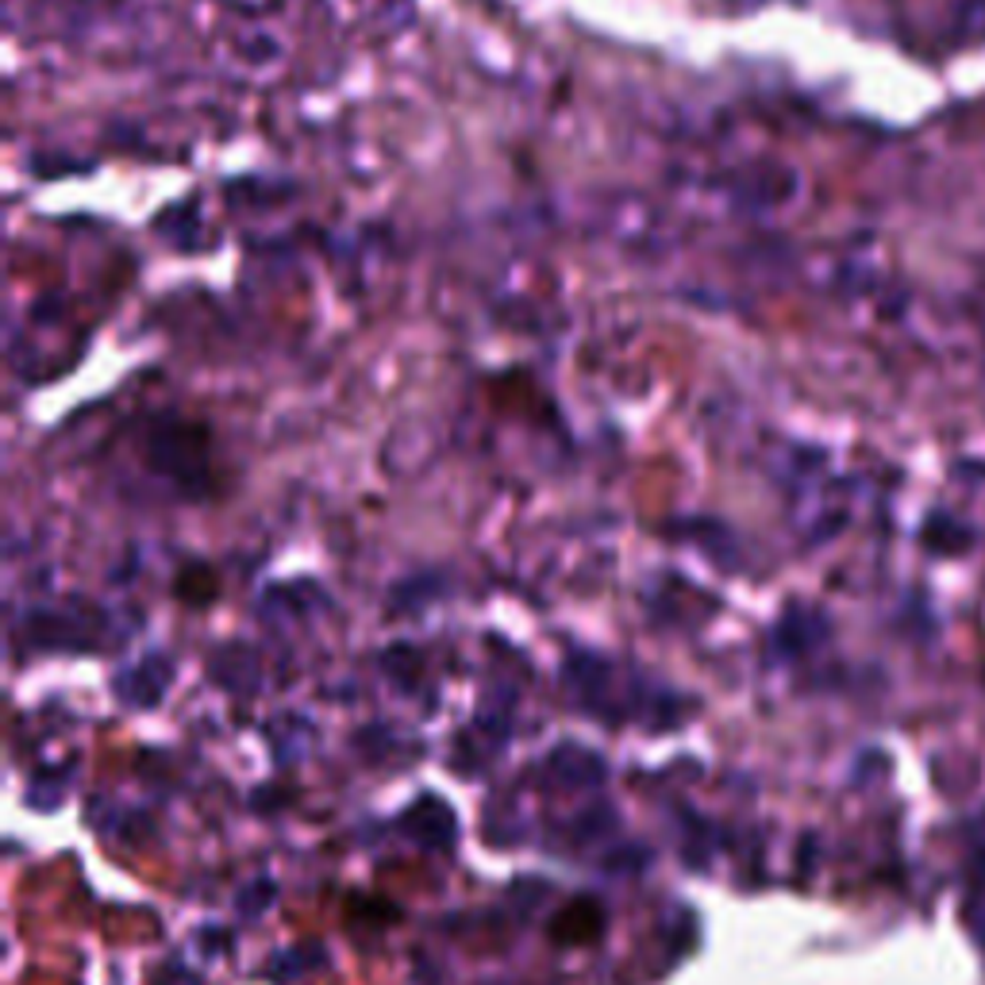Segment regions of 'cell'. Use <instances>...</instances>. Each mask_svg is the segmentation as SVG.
<instances>
[{
    "label": "cell",
    "instance_id": "1",
    "mask_svg": "<svg viewBox=\"0 0 985 985\" xmlns=\"http://www.w3.org/2000/svg\"><path fill=\"white\" fill-rule=\"evenodd\" d=\"M147 463L154 474L174 481L185 497H205L208 492V451L205 435L197 427L159 424L147 440Z\"/></svg>",
    "mask_w": 985,
    "mask_h": 985
},
{
    "label": "cell",
    "instance_id": "2",
    "mask_svg": "<svg viewBox=\"0 0 985 985\" xmlns=\"http://www.w3.org/2000/svg\"><path fill=\"white\" fill-rule=\"evenodd\" d=\"M100 613L93 608L82 616V608H66V613H31L23 620V639L35 651H89L97 647Z\"/></svg>",
    "mask_w": 985,
    "mask_h": 985
},
{
    "label": "cell",
    "instance_id": "3",
    "mask_svg": "<svg viewBox=\"0 0 985 985\" xmlns=\"http://www.w3.org/2000/svg\"><path fill=\"white\" fill-rule=\"evenodd\" d=\"M401 827L420 843V847H435V851L455 847V840H458L455 812H451V804L440 801V797H420L416 804H409Z\"/></svg>",
    "mask_w": 985,
    "mask_h": 985
},
{
    "label": "cell",
    "instance_id": "4",
    "mask_svg": "<svg viewBox=\"0 0 985 985\" xmlns=\"http://www.w3.org/2000/svg\"><path fill=\"white\" fill-rule=\"evenodd\" d=\"M170 682H174V667H170L166 654H147L143 662H136L116 678V693L131 708H154Z\"/></svg>",
    "mask_w": 985,
    "mask_h": 985
},
{
    "label": "cell",
    "instance_id": "5",
    "mask_svg": "<svg viewBox=\"0 0 985 985\" xmlns=\"http://www.w3.org/2000/svg\"><path fill=\"white\" fill-rule=\"evenodd\" d=\"M543 773L551 778V786L562 789H582V786H597L605 778V762L597 758V750L577 747V743H562L546 755Z\"/></svg>",
    "mask_w": 985,
    "mask_h": 985
},
{
    "label": "cell",
    "instance_id": "6",
    "mask_svg": "<svg viewBox=\"0 0 985 985\" xmlns=\"http://www.w3.org/2000/svg\"><path fill=\"white\" fill-rule=\"evenodd\" d=\"M213 678L224 685V690L239 693V697H250L262 682V670H258V654L243 643H224L220 651L213 654Z\"/></svg>",
    "mask_w": 985,
    "mask_h": 985
},
{
    "label": "cell",
    "instance_id": "7",
    "mask_svg": "<svg viewBox=\"0 0 985 985\" xmlns=\"http://www.w3.org/2000/svg\"><path fill=\"white\" fill-rule=\"evenodd\" d=\"M812 628H824V620H820V616H812V613H789L786 620L778 624V631H773V639H778V651H786V654L804 651L812 639H820V636H809Z\"/></svg>",
    "mask_w": 985,
    "mask_h": 985
},
{
    "label": "cell",
    "instance_id": "8",
    "mask_svg": "<svg viewBox=\"0 0 985 985\" xmlns=\"http://www.w3.org/2000/svg\"><path fill=\"white\" fill-rule=\"evenodd\" d=\"M312 963H327L324 948L281 951L278 959H270V974H273V978H296V974H304V966H312Z\"/></svg>",
    "mask_w": 985,
    "mask_h": 985
},
{
    "label": "cell",
    "instance_id": "9",
    "mask_svg": "<svg viewBox=\"0 0 985 985\" xmlns=\"http://www.w3.org/2000/svg\"><path fill=\"white\" fill-rule=\"evenodd\" d=\"M273 894H278V889H273L270 881H255V886H247L243 894H239V912H243V917H262L266 905L273 901Z\"/></svg>",
    "mask_w": 985,
    "mask_h": 985
},
{
    "label": "cell",
    "instance_id": "10",
    "mask_svg": "<svg viewBox=\"0 0 985 985\" xmlns=\"http://www.w3.org/2000/svg\"><path fill=\"white\" fill-rule=\"evenodd\" d=\"M151 985H201L197 978H193V974H185V971H177V966H166V971L159 974V978H154Z\"/></svg>",
    "mask_w": 985,
    "mask_h": 985
}]
</instances>
